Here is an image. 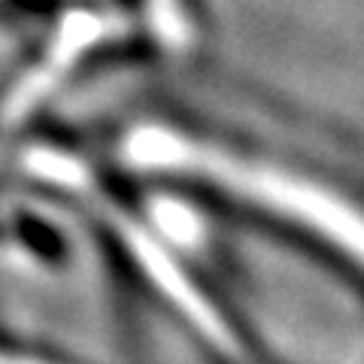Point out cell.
<instances>
[{
	"label": "cell",
	"instance_id": "1",
	"mask_svg": "<svg viewBox=\"0 0 364 364\" xmlns=\"http://www.w3.org/2000/svg\"><path fill=\"white\" fill-rule=\"evenodd\" d=\"M237 176H240V186H246L261 200L273 203V207L282 213L298 215L306 225H313L322 234H328L331 240L343 243L349 252L364 258V222L355 213H349L337 198L328 195V191L304 186L298 179L270 173V170H255V173L252 170H249V173L240 170Z\"/></svg>",
	"mask_w": 364,
	"mask_h": 364
},
{
	"label": "cell",
	"instance_id": "2",
	"mask_svg": "<svg viewBox=\"0 0 364 364\" xmlns=\"http://www.w3.org/2000/svg\"><path fill=\"white\" fill-rule=\"evenodd\" d=\"M136 252H140V258H143V264L149 267V273L155 277V282L161 286L170 298L176 301V306L182 313H188V318H195V322L207 331L210 337H215L219 343H225V328L219 325V318H215L213 313H210V306L203 304L195 291H191V286L186 279H182V273L176 270V264L170 261L161 249H158L155 243H149V240H136Z\"/></svg>",
	"mask_w": 364,
	"mask_h": 364
},
{
	"label": "cell",
	"instance_id": "3",
	"mask_svg": "<svg viewBox=\"0 0 364 364\" xmlns=\"http://www.w3.org/2000/svg\"><path fill=\"white\" fill-rule=\"evenodd\" d=\"M128 155L143 167H179L191 158V149L161 128H143L128 140Z\"/></svg>",
	"mask_w": 364,
	"mask_h": 364
},
{
	"label": "cell",
	"instance_id": "4",
	"mask_svg": "<svg viewBox=\"0 0 364 364\" xmlns=\"http://www.w3.org/2000/svg\"><path fill=\"white\" fill-rule=\"evenodd\" d=\"M152 213H155V225L161 228L170 240H176L182 246L198 240V219H195V213L186 210L182 203H176V200H158L152 207Z\"/></svg>",
	"mask_w": 364,
	"mask_h": 364
}]
</instances>
